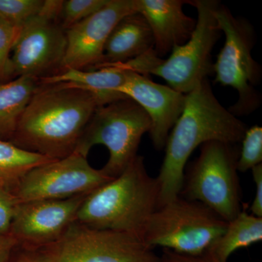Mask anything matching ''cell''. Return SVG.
I'll return each instance as SVG.
<instances>
[{"label": "cell", "mask_w": 262, "mask_h": 262, "mask_svg": "<svg viewBox=\"0 0 262 262\" xmlns=\"http://www.w3.org/2000/svg\"><path fill=\"white\" fill-rule=\"evenodd\" d=\"M103 105L90 91L39 83L10 141L27 151L62 159L75 152L94 112Z\"/></svg>", "instance_id": "1"}, {"label": "cell", "mask_w": 262, "mask_h": 262, "mask_svg": "<svg viewBox=\"0 0 262 262\" xmlns=\"http://www.w3.org/2000/svg\"><path fill=\"white\" fill-rule=\"evenodd\" d=\"M248 127L217 99L208 79L186 94L182 115L170 130L157 179L160 206L179 196L186 165L194 149L208 141L241 143Z\"/></svg>", "instance_id": "2"}, {"label": "cell", "mask_w": 262, "mask_h": 262, "mask_svg": "<svg viewBox=\"0 0 262 262\" xmlns=\"http://www.w3.org/2000/svg\"><path fill=\"white\" fill-rule=\"evenodd\" d=\"M159 206V182L148 173L144 157L138 155L120 176L86 196L75 222L143 239L148 221Z\"/></svg>", "instance_id": "3"}, {"label": "cell", "mask_w": 262, "mask_h": 262, "mask_svg": "<svg viewBox=\"0 0 262 262\" xmlns=\"http://www.w3.org/2000/svg\"><path fill=\"white\" fill-rule=\"evenodd\" d=\"M237 144L212 141L201 146L198 158L184 171L179 195L200 202L226 222L244 209Z\"/></svg>", "instance_id": "4"}, {"label": "cell", "mask_w": 262, "mask_h": 262, "mask_svg": "<svg viewBox=\"0 0 262 262\" xmlns=\"http://www.w3.org/2000/svg\"><path fill=\"white\" fill-rule=\"evenodd\" d=\"M227 222L200 202L178 196L151 214L143 239L150 247L196 256L210 249Z\"/></svg>", "instance_id": "5"}, {"label": "cell", "mask_w": 262, "mask_h": 262, "mask_svg": "<svg viewBox=\"0 0 262 262\" xmlns=\"http://www.w3.org/2000/svg\"><path fill=\"white\" fill-rule=\"evenodd\" d=\"M150 129L151 120L144 108L130 98L117 100L96 108L75 152L87 158L93 146H106L110 158L101 170L116 178L137 157L141 139Z\"/></svg>", "instance_id": "6"}, {"label": "cell", "mask_w": 262, "mask_h": 262, "mask_svg": "<svg viewBox=\"0 0 262 262\" xmlns=\"http://www.w3.org/2000/svg\"><path fill=\"white\" fill-rule=\"evenodd\" d=\"M215 18L225 35L223 48L213 63L215 82L229 86L238 93V99L228 108L234 116L252 113L259 106L256 87L261 80V68L253 59L255 32L248 20L235 17L225 5L220 4Z\"/></svg>", "instance_id": "7"}, {"label": "cell", "mask_w": 262, "mask_h": 262, "mask_svg": "<svg viewBox=\"0 0 262 262\" xmlns=\"http://www.w3.org/2000/svg\"><path fill=\"white\" fill-rule=\"evenodd\" d=\"M188 4L198 11L192 36L187 42L174 47L168 58H160L150 66L145 73L161 77L169 87L183 94L190 93L213 73L211 53L222 34L215 15L220 2L194 0Z\"/></svg>", "instance_id": "8"}, {"label": "cell", "mask_w": 262, "mask_h": 262, "mask_svg": "<svg viewBox=\"0 0 262 262\" xmlns=\"http://www.w3.org/2000/svg\"><path fill=\"white\" fill-rule=\"evenodd\" d=\"M62 3L45 0L40 12L22 27L10 58L11 80L21 76L41 80L61 71L67 46L59 21Z\"/></svg>", "instance_id": "9"}, {"label": "cell", "mask_w": 262, "mask_h": 262, "mask_svg": "<svg viewBox=\"0 0 262 262\" xmlns=\"http://www.w3.org/2000/svg\"><path fill=\"white\" fill-rule=\"evenodd\" d=\"M52 262H161L144 239L127 232L96 229L74 222L46 248Z\"/></svg>", "instance_id": "10"}, {"label": "cell", "mask_w": 262, "mask_h": 262, "mask_svg": "<svg viewBox=\"0 0 262 262\" xmlns=\"http://www.w3.org/2000/svg\"><path fill=\"white\" fill-rule=\"evenodd\" d=\"M112 179L93 168L86 157L74 152L29 170L11 193L17 203L65 200L89 195Z\"/></svg>", "instance_id": "11"}, {"label": "cell", "mask_w": 262, "mask_h": 262, "mask_svg": "<svg viewBox=\"0 0 262 262\" xmlns=\"http://www.w3.org/2000/svg\"><path fill=\"white\" fill-rule=\"evenodd\" d=\"M86 196L17 203L10 235L20 247L39 249L51 246L75 222Z\"/></svg>", "instance_id": "12"}, {"label": "cell", "mask_w": 262, "mask_h": 262, "mask_svg": "<svg viewBox=\"0 0 262 262\" xmlns=\"http://www.w3.org/2000/svg\"><path fill=\"white\" fill-rule=\"evenodd\" d=\"M134 13V0H110L94 14L66 30L67 50L60 72L96 70L102 63L105 44L114 27Z\"/></svg>", "instance_id": "13"}, {"label": "cell", "mask_w": 262, "mask_h": 262, "mask_svg": "<svg viewBox=\"0 0 262 262\" xmlns=\"http://www.w3.org/2000/svg\"><path fill=\"white\" fill-rule=\"evenodd\" d=\"M126 78L117 89L144 108L151 120V136L157 150L165 148L167 139L185 104L186 94L168 85L157 83L147 76L127 70Z\"/></svg>", "instance_id": "14"}, {"label": "cell", "mask_w": 262, "mask_h": 262, "mask_svg": "<svg viewBox=\"0 0 262 262\" xmlns=\"http://www.w3.org/2000/svg\"><path fill=\"white\" fill-rule=\"evenodd\" d=\"M185 4L188 1L134 0L136 13L145 18L151 29L154 51L160 58L187 42L195 29V19L183 10Z\"/></svg>", "instance_id": "15"}, {"label": "cell", "mask_w": 262, "mask_h": 262, "mask_svg": "<svg viewBox=\"0 0 262 262\" xmlns=\"http://www.w3.org/2000/svg\"><path fill=\"white\" fill-rule=\"evenodd\" d=\"M154 49L152 33L139 13L127 15L114 27L104 46L102 63L98 69L135 59Z\"/></svg>", "instance_id": "16"}, {"label": "cell", "mask_w": 262, "mask_h": 262, "mask_svg": "<svg viewBox=\"0 0 262 262\" xmlns=\"http://www.w3.org/2000/svg\"><path fill=\"white\" fill-rule=\"evenodd\" d=\"M127 72L116 66L94 70L67 69L56 75L41 79L39 83H63L70 87L90 91L101 98L106 105L127 98L117 92V89L125 82Z\"/></svg>", "instance_id": "17"}, {"label": "cell", "mask_w": 262, "mask_h": 262, "mask_svg": "<svg viewBox=\"0 0 262 262\" xmlns=\"http://www.w3.org/2000/svg\"><path fill=\"white\" fill-rule=\"evenodd\" d=\"M39 80L21 76L0 84V137L11 139Z\"/></svg>", "instance_id": "18"}, {"label": "cell", "mask_w": 262, "mask_h": 262, "mask_svg": "<svg viewBox=\"0 0 262 262\" xmlns=\"http://www.w3.org/2000/svg\"><path fill=\"white\" fill-rule=\"evenodd\" d=\"M261 241L262 218L243 209L233 220L227 222L225 232L208 252L220 261L227 262L234 251Z\"/></svg>", "instance_id": "19"}, {"label": "cell", "mask_w": 262, "mask_h": 262, "mask_svg": "<svg viewBox=\"0 0 262 262\" xmlns=\"http://www.w3.org/2000/svg\"><path fill=\"white\" fill-rule=\"evenodd\" d=\"M53 160L0 139V189L11 192L29 170Z\"/></svg>", "instance_id": "20"}, {"label": "cell", "mask_w": 262, "mask_h": 262, "mask_svg": "<svg viewBox=\"0 0 262 262\" xmlns=\"http://www.w3.org/2000/svg\"><path fill=\"white\" fill-rule=\"evenodd\" d=\"M45 0H0V19L22 27L40 12Z\"/></svg>", "instance_id": "21"}, {"label": "cell", "mask_w": 262, "mask_h": 262, "mask_svg": "<svg viewBox=\"0 0 262 262\" xmlns=\"http://www.w3.org/2000/svg\"><path fill=\"white\" fill-rule=\"evenodd\" d=\"M110 0H67L62 3L59 21L67 30L103 8Z\"/></svg>", "instance_id": "22"}, {"label": "cell", "mask_w": 262, "mask_h": 262, "mask_svg": "<svg viewBox=\"0 0 262 262\" xmlns=\"http://www.w3.org/2000/svg\"><path fill=\"white\" fill-rule=\"evenodd\" d=\"M237 160L239 172L247 171L262 164V128L258 125L247 128L242 141Z\"/></svg>", "instance_id": "23"}, {"label": "cell", "mask_w": 262, "mask_h": 262, "mask_svg": "<svg viewBox=\"0 0 262 262\" xmlns=\"http://www.w3.org/2000/svg\"><path fill=\"white\" fill-rule=\"evenodd\" d=\"M21 28L0 19V84L5 83L10 79V54Z\"/></svg>", "instance_id": "24"}, {"label": "cell", "mask_w": 262, "mask_h": 262, "mask_svg": "<svg viewBox=\"0 0 262 262\" xmlns=\"http://www.w3.org/2000/svg\"><path fill=\"white\" fill-rule=\"evenodd\" d=\"M16 205L11 192L0 189V234H10Z\"/></svg>", "instance_id": "25"}, {"label": "cell", "mask_w": 262, "mask_h": 262, "mask_svg": "<svg viewBox=\"0 0 262 262\" xmlns=\"http://www.w3.org/2000/svg\"><path fill=\"white\" fill-rule=\"evenodd\" d=\"M20 252L13 258L12 255L8 262H52L49 251L46 248L39 249L20 247Z\"/></svg>", "instance_id": "26"}, {"label": "cell", "mask_w": 262, "mask_h": 262, "mask_svg": "<svg viewBox=\"0 0 262 262\" xmlns=\"http://www.w3.org/2000/svg\"><path fill=\"white\" fill-rule=\"evenodd\" d=\"M252 177L256 184V194L250 206L251 214L262 218V164L251 169Z\"/></svg>", "instance_id": "27"}, {"label": "cell", "mask_w": 262, "mask_h": 262, "mask_svg": "<svg viewBox=\"0 0 262 262\" xmlns=\"http://www.w3.org/2000/svg\"><path fill=\"white\" fill-rule=\"evenodd\" d=\"M163 256L168 262H222L208 251L196 256L179 254L167 249H163Z\"/></svg>", "instance_id": "28"}, {"label": "cell", "mask_w": 262, "mask_h": 262, "mask_svg": "<svg viewBox=\"0 0 262 262\" xmlns=\"http://www.w3.org/2000/svg\"><path fill=\"white\" fill-rule=\"evenodd\" d=\"M18 244L16 239L8 234H0V262H8Z\"/></svg>", "instance_id": "29"}, {"label": "cell", "mask_w": 262, "mask_h": 262, "mask_svg": "<svg viewBox=\"0 0 262 262\" xmlns=\"http://www.w3.org/2000/svg\"><path fill=\"white\" fill-rule=\"evenodd\" d=\"M161 257H162L161 262H168V261H167L166 259H165V258L164 257L163 255H162Z\"/></svg>", "instance_id": "30"}]
</instances>
